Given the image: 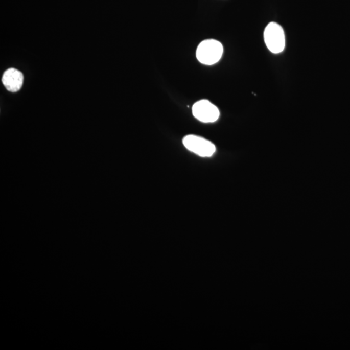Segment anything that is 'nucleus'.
<instances>
[{
	"label": "nucleus",
	"mask_w": 350,
	"mask_h": 350,
	"mask_svg": "<svg viewBox=\"0 0 350 350\" xmlns=\"http://www.w3.org/2000/svg\"><path fill=\"white\" fill-rule=\"evenodd\" d=\"M264 40L268 49L272 54H279L283 52L286 46L283 28L276 22L268 24L264 31Z\"/></svg>",
	"instance_id": "2"
},
{
	"label": "nucleus",
	"mask_w": 350,
	"mask_h": 350,
	"mask_svg": "<svg viewBox=\"0 0 350 350\" xmlns=\"http://www.w3.org/2000/svg\"><path fill=\"white\" fill-rule=\"evenodd\" d=\"M223 47L221 42L214 39L202 41L197 48L196 56L200 63L213 65L221 59Z\"/></svg>",
	"instance_id": "1"
},
{
	"label": "nucleus",
	"mask_w": 350,
	"mask_h": 350,
	"mask_svg": "<svg viewBox=\"0 0 350 350\" xmlns=\"http://www.w3.org/2000/svg\"><path fill=\"white\" fill-rule=\"evenodd\" d=\"M2 83L7 90L11 92H17L22 87L24 75L18 69H8L4 72Z\"/></svg>",
	"instance_id": "5"
},
{
	"label": "nucleus",
	"mask_w": 350,
	"mask_h": 350,
	"mask_svg": "<svg viewBox=\"0 0 350 350\" xmlns=\"http://www.w3.org/2000/svg\"><path fill=\"white\" fill-rule=\"evenodd\" d=\"M183 144L188 150L201 157L212 156L216 151L211 142L195 135H188L183 139Z\"/></svg>",
	"instance_id": "3"
},
{
	"label": "nucleus",
	"mask_w": 350,
	"mask_h": 350,
	"mask_svg": "<svg viewBox=\"0 0 350 350\" xmlns=\"http://www.w3.org/2000/svg\"><path fill=\"white\" fill-rule=\"evenodd\" d=\"M192 112L196 119L203 123L216 122L220 115L216 106L205 100L195 103L192 107Z\"/></svg>",
	"instance_id": "4"
}]
</instances>
